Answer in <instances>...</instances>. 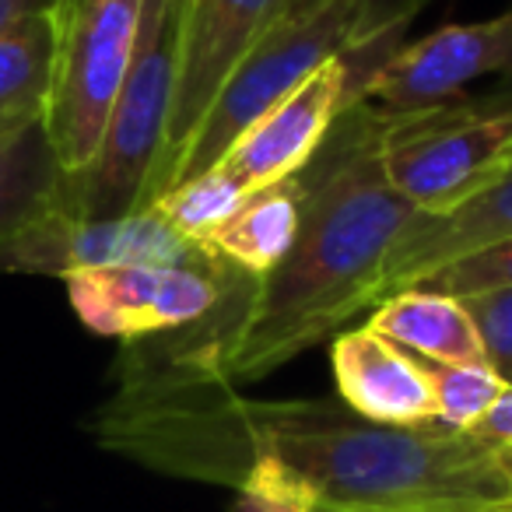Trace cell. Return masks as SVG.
Instances as JSON below:
<instances>
[{
	"mask_svg": "<svg viewBox=\"0 0 512 512\" xmlns=\"http://www.w3.org/2000/svg\"><path fill=\"white\" fill-rule=\"evenodd\" d=\"M95 442L148 470L235 488L274 456L320 498V512H488L512 505V453L428 421L390 428L337 397L260 400L172 369L123 344L116 386L88 421Z\"/></svg>",
	"mask_w": 512,
	"mask_h": 512,
	"instance_id": "obj_1",
	"label": "cell"
},
{
	"mask_svg": "<svg viewBox=\"0 0 512 512\" xmlns=\"http://www.w3.org/2000/svg\"><path fill=\"white\" fill-rule=\"evenodd\" d=\"M390 130L393 116L365 102L344 109L295 176L302 221L285 260L260 281L242 278L207 320L137 344L172 369L239 390L372 313L393 249L418 221L386 179Z\"/></svg>",
	"mask_w": 512,
	"mask_h": 512,
	"instance_id": "obj_2",
	"label": "cell"
},
{
	"mask_svg": "<svg viewBox=\"0 0 512 512\" xmlns=\"http://www.w3.org/2000/svg\"><path fill=\"white\" fill-rule=\"evenodd\" d=\"M421 4L425 0H330L302 18H278L211 102L162 193L211 169L260 116L288 99L327 60L404 36Z\"/></svg>",
	"mask_w": 512,
	"mask_h": 512,
	"instance_id": "obj_3",
	"label": "cell"
},
{
	"mask_svg": "<svg viewBox=\"0 0 512 512\" xmlns=\"http://www.w3.org/2000/svg\"><path fill=\"white\" fill-rule=\"evenodd\" d=\"M176 88L172 0H144L137 50L92 165L60 183V211L74 221H116L148 204L169 134Z\"/></svg>",
	"mask_w": 512,
	"mask_h": 512,
	"instance_id": "obj_4",
	"label": "cell"
},
{
	"mask_svg": "<svg viewBox=\"0 0 512 512\" xmlns=\"http://www.w3.org/2000/svg\"><path fill=\"white\" fill-rule=\"evenodd\" d=\"M144 0H53L57 57L46 137L64 176L92 165L137 50Z\"/></svg>",
	"mask_w": 512,
	"mask_h": 512,
	"instance_id": "obj_5",
	"label": "cell"
},
{
	"mask_svg": "<svg viewBox=\"0 0 512 512\" xmlns=\"http://www.w3.org/2000/svg\"><path fill=\"white\" fill-rule=\"evenodd\" d=\"M509 165L512 106H488L481 99L393 116L383 148L386 179L421 218L463 207L502 179Z\"/></svg>",
	"mask_w": 512,
	"mask_h": 512,
	"instance_id": "obj_6",
	"label": "cell"
},
{
	"mask_svg": "<svg viewBox=\"0 0 512 512\" xmlns=\"http://www.w3.org/2000/svg\"><path fill=\"white\" fill-rule=\"evenodd\" d=\"M400 39L404 36L383 39V43L327 60L288 99H281L271 113L260 116L214 165H221L249 197L299 176L323 148L344 109L358 102L369 74L393 50L404 46Z\"/></svg>",
	"mask_w": 512,
	"mask_h": 512,
	"instance_id": "obj_7",
	"label": "cell"
},
{
	"mask_svg": "<svg viewBox=\"0 0 512 512\" xmlns=\"http://www.w3.org/2000/svg\"><path fill=\"white\" fill-rule=\"evenodd\" d=\"M242 278L207 249L197 264L102 267L64 281L78 320L92 334L127 344L207 320Z\"/></svg>",
	"mask_w": 512,
	"mask_h": 512,
	"instance_id": "obj_8",
	"label": "cell"
},
{
	"mask_svg": "<svg viewBox=\"0 0 512 512\" xmlns=\"http://www.w3.org/2000/svg\"><path fill=\"white\" fill-rule=\"evenodd\" d=\"M491 74L512 78V11L488 22L446 25L393 50L369 74L358 102L386 116L425 113L463 99V88Z\"/></svg>",
	"mask_w": 512,
	"mask_h": 512,
	"instance_id": "obj_9",
	"label": "cell"
},
{
	"mask_svg": "<svg viewBox=\"0 0 512 512\" xmlns=\"http://www.w3.org/2000/svg\"><path fill=\"white\" fill-rule=\"evenodd\" d=\"M281 8H285V0H204L193 25L179 36L169 134H165L162 162H158V172L151 179L148 204L162 197L193 130L200 127L204 113L218 99L225 81L235 74V67L253 53L264 32L278 22Z\"/></svg>",
	"mask_w": 512,
	"mask_h": 512,
	"instance_id": "obj_10",
	"label": "cell"
},
{
	"mask_svg": "<svg viewBox=\"0 0 512 512\" xmlns=\"http://www.w3.org/2000/svg\"><path fill=\"white\" fill-rule=\"evenodd\" d=\"M207 246H190L169 225L144 207L116 221H74L60 211V200L43 221L18 239L8 256V274H46L67 278L78 271L141 264H197Z\"/></svg>",
	"mask_w": 512,
	"mask_h": 512,
	"instance_id": "obj_11",
	"label": "cell"
},
{
	"mask_svg": "<svg viewBox=\"0 0 512 512\" xmlns=\"http://www.w3.org/2000/svg\"><path fill=\"white\" fill-rule=\"evenodd\" d=\"M337 400L358 418L390 428H414L435 421L432 383L421 358L379 337L376 330H344L334 341Z\"/></svg>",
	"mask_w": 512,
	"mask_h": 512,
	"instance_id": "obj_12",
	"label": "cell"
},
{
	"mask_svg": "<svg viewBox=\"0 0 512 512\" xmlns=\"http://www.w3.org/2000/svg\"><path fill=\"white\" fill-rule=\"evenodd\" d=\"M509 232H512V165L502 179H495L488 190H481L474 200H467L456 211L439 214V218H421L418 214V221L400 235L390 264H386L379 302L418 285L428 271H435V267L453 260V256L467 253L474 246H484V242Z\"/></svg>",
	"mask_w": 512,
	"mask_h": 512,
	"instance_id": "obj_13",
	"label": "cell"
},
{
	"mask_svg": "<svg viewBox=\"0 0 512 512\" xmlns=\"http://www.w3.org/2000/svg\"><path fill=\"white\" fill-rule=\"evenodd\" d=\"M365 327L425 362H484V344L474 316L453 295L404 288L379 302Z\"/></svg>",
	"mask_w": 512,
	"mask_h": 512,
	"instance_id": "obj_14",
	"label": "cell"
},
{
	"mask_svg": "<svg viewBox=\"0 0 512 512\" xmlns=\"http://www.w3.org/2000/svg\"><path fill=\"white\" fill-rule=\"evenodd\" d=\"M60 183L64 169L43 123L0 137V271L18 239L57 207Z\"/></svg>",
	"mask_w": 512,
	"mask_h": 512,
	"instance_id": "obj_15",
	"label": "cell"
},
{
	"mask_svg": "<svg viewBox=\"0 0 512 512\" xmlns=\"http://www.w3.org/2000/svg\"><path fill=\"white\" fill-rule=\"evenodd\" d=\"M57 18L50 11L25 15L0 32V137L39 127L50 109Z\"/></svg>",
	"mask_w": 512,
	"mask_h": 512,
	"instance_id": "obj_16",
	"label": "cell"
},
{
	"mask_svg": "<svg viewBox=\"0 0 512 512\" xmlns=\"http://www.w3.org/2000/svg\"><path fill=\"white\" fill-rule=\"evenodd\" d=\"M299 221L302 197L299 179L292 176L288 183L249 197L239 207V214L207 239V249L232 271L260 281L288 256L295 235H299Z\"/></svg>",
	"mask_w": 512,
	"mask_h": 512,
	"instance_id": "obj_17",
	"label": "cell"
},
{
	"mask_svg": "<svg viewBox=\"0 0 512 512\" xmlns=\"http://www.w3.org/2000/svg\"><path fill=\"white\" fill-rule=\"evenodd\" d=\"M246 200L249 193L221 165H211V169L176 183L169 193H162L148 207H155V214L179 239H186L190 246H207V239L225 221H232Z\"/></svg>",
	"mask_w": 512,
	"mask_h": 512,
	"instance_id": "obj_18",
	"label": "cell"
},
{
	"mask_svg": "<svg viewBox=\"0 0 512 512\" xmlns=\"http://www.w3.org/2000/svg\"><path fill=\"white\" fill-rule=\"evenodd\" d=\"M421 365H425V376L432 383L435 421L453 428V432H474L505 393V383L488 362L446 365L421 358Z\"/></svg>",
	"mask_w": 512,
	"mask_h": 512,
	"instance_id": "obj_19",
	"label": "cell"
},
{
	"mask_svg": "<svg viewBox=\"0 0 512 512\" xmlns=\"http://www.w3.org/2000/svg\"><path fill=\"white\" fill-rule=\"evenodd\" d=\"M411 288H428V292L453 295V299H474V295L512 288V232L453 256Z\"/></svg>",
	"mask_w": 512,
	"mask_h": 512,
	"instance_id": "obj_20",
	"label": "cell"
},
{
	"mask_svg": "<svg viewBox=\"0 0 512 512\" xmlns=\"http://www.w3.org/2000/svg\"><path fill=\"white\" fill-rule=\"evenodd\" d=\"M235 512H320V498L295 470L264 453L235 484Z\"/></svg>",
	"mask_w": 512,
	"mask_h": 512,
	"instance_id": "obj_21",
	"label": "cell"
},
{
	"mask_svg": "<svg viewBox=\"0 0 512 512\" xmlns=\"http://www.w3.org/2000/svg\"><path fill=\"white\" fill-rule=\"evenodd\" d=\"M460 302L474 316V327L484 344V362L498 372L505 386H512V288Z\"/></svg>",
	"mask_w": 512,
	"mask_h": 512,
	"instance_id": "obj_22",
	"label": "cell"
},
{
	"mask_svg": "<svg viewBox=\"0 0 512 512\" xmlns=\"http://www.w3.org/2000/svg\"><path fill=\"white\" fill-rule=\"evenodd\" d=\"M477 439L491 442L498 449H509L512 453V386H505V393L498 397V404L488 411V418L474 428Z\"/></svg>",
	"mask_w": 512,
	"mask_h": 512,
	"instance_id": "obj_23",
	"label": "cell"
},
{
	"mask_svg": "<svg viewBox=\"0 0 512 512\" xmlns=\"http://www.w3.org/2000/svg\"><path fill=\"white\" fill-rule=\"evenodd\" d=\"M53 0H0V32L8 25L22 22L25 15H36V11H50Z\"/></svg>",
	"mask_w": 512,
	"mask_h": 512,
	"instance_id": "obj_24",
	"label": "cell"
},
{
	"mask_svg": "<svg viewBox=\"0 0 512 512\" xmlns=\"http://www.w3.org/2000/svg\"><path fill=\"white\" fill-rule=\"evenodd\" d=\"M200 8H204V0H172V15H176V43H179V36L193 25V18H197Z\"/></svg>",
	"mask_w": 512,
	"mask_h": 512,
	"instance_id": "obj_25",
	"label": "cell"
},
{
	"mask_svg": "<svg viewBox=\"0 0 512 512\" xmlns=\"http://www.w3.org/2000/svg\"><path fill=\"white\" fill-rule=\"evenodd\" d=\"M323 4H330V0H285V8H281L278 18H302L309 11L323 8Z\"/></svg>",
	"mask_w": 512,
	"mask_h": 512,
	"instance_id": "obj_26",
	"label": "cell"
},
{
	"mask_svg": "<svg viewBox=\"0 0 512 512\" xmlns=\"http://www.w3.org/2000/svg\"><path fill=\"white\" fill-rule=\"evenodd\" d=\"M481 102H488V106H512V78H505L502 85H498V92L481 95Z\"/></svg>",
	"mask_w": 512,
	"mask_h": 512,
	"instance_id": "obj_27",
	"label": "cell"
},
{
	"mask_svg": "<svg viewBox=\"0 0 512 512\" xmlns=\"http://www.w3.org/2000/svg\"><path fill=\"white\" fill-rule=\"evenodd\" d=\"M488 512H512V505H505V509H488Z\"/></svg>",
	"mask_w": 512,
	"mask_h": 512,
	"instance_id": "obj_28",
	"label": "cell"
}]
</instances>
